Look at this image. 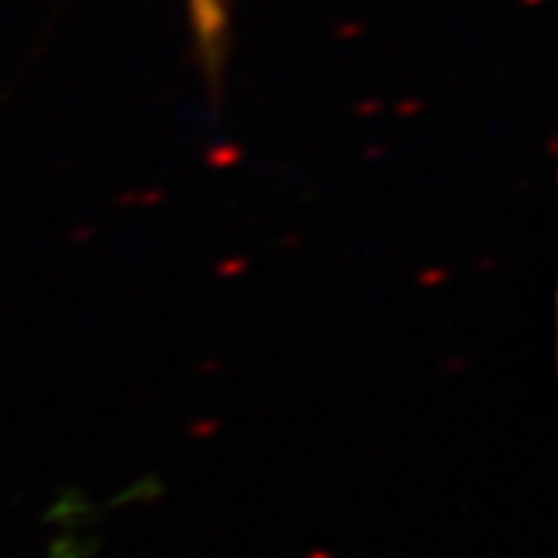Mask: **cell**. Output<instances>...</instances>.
<instances>
[{
	"mask_svg": "<svg viewBox=\"0 0 558 558\" xmlns=\"http://www.w3.org/2000/svg\"><path fill=\"white\" fill-rule=\"evenodd\" d=\"M94 549H97V543H94V539L87 543V539L62 537L50 546L47 558H87V556H94Z\"/></svg>",
	"mask_w": 558,
	"mask_h": 558,
	"instance_id": "obj_1",
	"label": "cell"
}]
</instances>
